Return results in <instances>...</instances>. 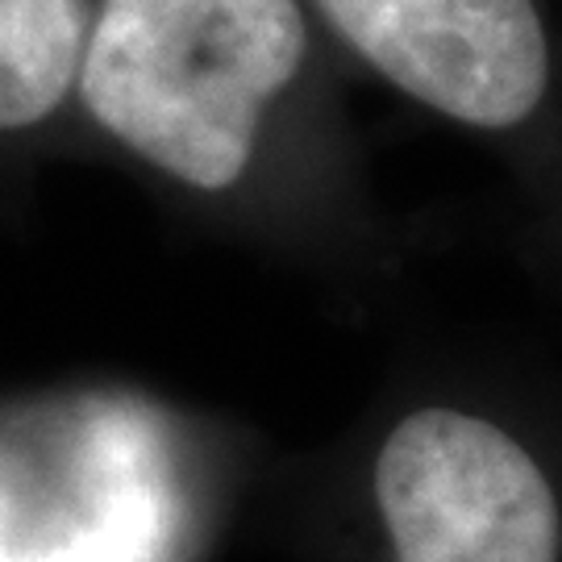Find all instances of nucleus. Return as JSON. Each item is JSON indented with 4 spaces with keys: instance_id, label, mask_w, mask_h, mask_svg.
I'll return each mask as SVG.
<instances>
[{
    "instance_id": "1",
    "label": "nucleus",
    "mask_w": 562,
    "mask_h": 562,
    "mask_svg": "<svg viewBox=\"0 0 562 562\" xmlns=\"http://www.w3.org/2000/svg\"><path fill=\"white\" fill-rule=\"evenodd\" d=\"M308 55L304 0H97L76 97L138 159L222 192Z\"/></svg>"
},
{
    "instance_id": "3",
    "label": "nucleus",
    "mask_w": 562,
    "mask_h": 562,
    "mask_svg": "<svg viewBox=\"0 0 562 562\" xmlns=\"http://www.w3.org/2000/svg\"><path fill=\"white\" fill-rule=\"evenodd\" d=\"M97 0H0V138L55 117L76 92Z\"/></svg>"
},
{
    "instance_id": "2",
    "label": "nucleus",
    "mask_w": 562,
    "mask_h": 562,
    "mask_svg": "<svg viewBox=\"0 0 562 562\" xmlns=\"http://www.w3.org/2000/svg\"><path fill=\"white\" fill-rule=\"evenodd\" d=\"M396 562H559V504L542 467L471 413L404 417L375 462Z\"/></svg>"
}]
</instances>
